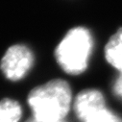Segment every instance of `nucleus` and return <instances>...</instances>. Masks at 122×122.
<instances>
[{"label":"nucleus","instance_id":"obj_1","mask_svg":"<svg viewBox=\"0 0 122 122\" xmlns=\"http://www.w3.org/2000/svg\"><path fill=\"white\" fill-rule=\"evenodd\" d=\"M71 89L67 82L56 79L39 86L28 95L33 118L42 122L63 121L70 110Z\"/></svg>","mask_w":122,"mask_h":122},{"label":"nucleus","instance_id":"obj_2","mask_svg":"<svg viewBox=\"0 0 122 122\" xmlns=\"http://www.w3.org/2000/svg\"><path fill=\"white\" fill-rule=\"evenodd\" d=\"M93 47L92 35L85 27L70 29L55 49V57L63 70L71 75L83 73Z\"/></svg>","mask_w":122,"mask_h":122},{"label":"nucleus","instance_id":"obj_3","mask_svg":"<svg viewBox=\"0 0 122 122\" xmlns=\"http://www.w3.org/2000/svg\"><path fill=\"white\" fill-rule=\"evenodd\" d=\"M74 110L81 122H122V118L106 105L97 89H85L76 96Z\"/></svg>","mask_w":122,"mask_h":122},{"label":"nucleus","instance_id":"obj_4","mask_svg":"<svg viewBox=\"0 0 122 122\" xmlns=\"http://www.w3.org/2000/svg\"><path fill=\"white\" fill-rule=\"evenodd\" d=\"M34 64V55L27 46L15 44L11 46L0 63L3 74L12 81H18L25 77Z\"/></svg>","mask_w":122,"mask_h":122},{"label":"nucleus","instance_id":"obj_5","mask_svg":"<svg viewBox=\"0 0 122 122\" xmlns=\"http://www.w3.org/2000/svg\"><path fill=\"white\" fill-rule=\"evenodd\" d=\"M105 57L112 66L122 73V28L110 38L105 46Z\"/></svg>","mask_w":122,"mask_h":122},{"label":"nucleus","instance_id":"obj_6","mask_svg":"<svg viewBox=\"0 0 122 122\" xmlns=\"http://www.w3.org/2000/svg\"><path fill=\"white\" fill-rule=\"evenodd\" d=\"M22 115V109L15 100L5 98L0 101V122H18Z\"/></svg>","mask_w":122,"mask_h":122},{"label":"nucleus","instance_id":"obj_7","mask_svg":"<svg viewBox=\"0 0 122 122\" xmlns=\"http://www.w3.org/2000/svg\"><path fill=\"white\" fill-rule=\"evenodd\" d=\"M113 92L114 94L122 100V73L117 77L113 85Z\"/></svg>","mask_w":122,"mask_h":122},{"label":"nucleus","instance_id":"obj_8","mask_svg":"<svg viewBox=\"0 0 122 122\" xmlns=\"http://www.w3.org/2000/svg\"><path fill=\"white\" fill-rule=\"evenodd\" d=\"M26 122H42V121H39V120H37V119H35V118H31V119L27 120ZM58 122H65V121L63 120V121H58Z\"/></svg>","mask_w":122,"mask_h":122}]
</instances>
